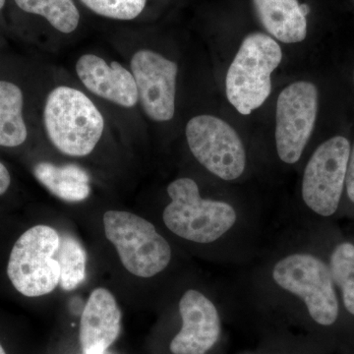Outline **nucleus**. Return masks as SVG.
<instances>
[{
	"mask_svg": "<svg viewBox=\"0 0 354 354\" xmlns=\"http://www.w3.org/2000/svg\"><path fill=\"white\" fill-rule=\"evenodd\" d=\"M171 203L164 211L165 225L181 239L200 244L220 239L234 227L237 214L227 202L203 199L199 187L188 177L167 186Z\"/></svg>",
	"mask_w": 354,
	"mask_h": 354,
	"instance_id": "nucleus-2",
	"label": "nucleus"
},
{
	"mask_svg": "<svg viewBox=\"0 0 354 354\" xmlns=\"http://www.w3.org/2000/svg\"><path fill=\"white\" fill-rule=\"evenodd\" d=\"M353 79H354V73H353Z\"/></svg>",
	"mask_w": 354,
	"mask_h": 354,
	"instance_id": "nucleus-27",
	"label": "nucleus"
},
{
	"mask_svg": "<svg viewBox=\"0 0 354 354\" xmlns=\"http://www.w3.org/2000/svg\"><path fill=\"white\" fill-rule=\"evenodd\" d=\"M261 24L274 39L297 44L307 36V20L297 0H253Z\"/></svg>",
	"mask_w": 354,
	"mask_h": 354,
	"instance_id": "nucleus-14",
	"label": "nucleus"
},
{
	"mask_svg": "<svg viewBox=\"0 0 354 354\" xmlns=\"http://www.w3.org/2000/svg\"><path fill=\"white\" fill-rule=\"evenodd\" d=\"M104 227L121 263L134 276L152 278L171 263V245L145 218L129 212L109 211L104 215Z\"/></svg>",
	"mask_w": 354,
	"mask_h": 354,
	"instance_id": "nucleus-5",
	"label": "nucleus"
},
{
	"mask_svg": "<svg viewBox=\"0 0 354 354\" xmlns=\"http://www.w3.org/2000/svg\"><path fill=\"white\" fill-rule=\"evenodd\" d=\"M60 236L55 228L36 225L14 244L7 274L14 288L27 297L48 295L59 285V264L55 255Z\"/></svg>",
	"mask_w": 354,
	"mask_h": 354,
	"instance_id": "nucleus-6",
	"label": "nucleus"
},
{
	"mask_svg": "<svg viewBox=\"0 0 354 354\" xmlns=\"http://www.w3.org/2000/svg\"><path fill=\"white\" fill-rule=\"evenodd\" d=\"M272 279L286 292L304 302L312 320L334 325L339 315V299L329 265L310 253H292L274 264Z\"/></svg>",
	"mask_w": 354,
	"mask_h": 354,
	"instance_id": "nucleus-4",
	"label": "nucleus"
},
{
	"mask_svg": "<svg viewBox=\"0 0 354 354\" xmlns=\"http://www.w3.org/2000/svg\"><path fill=\"white\" fill-rule=\"evenodd\" d=\"M21 10L44 18L57 31L71 34L80 24L75 0H14Z\"/></svg>",
	"mask_w": 354,
	"mask_h": 354,
	"instance_id": "nucleus-17",
	"label": "nucleus"
},
{
	"mask_svg": "<svg viewBox=\"0 0 354 354\" xmlns=\"http://www.w3.org/2000/svg\"><path fill=\"white\" fill-rule=\"evenodd\" d=\"M11 177L7 171L6 165L0 162V195H3L8 190L10 185Z\"/></svg>",
	"mask_w": 354,
	"mask_h": 354,
	"instance_id": "nucleus-22",
	"label": "nucleus"
},
{
	"mask_svg": "<svg viewBox=\"0 0 354 354\" xmlns=\"http://www.w3.org/2000/svg\"><path fill=\"white\" fill-rule=\"evenodd\" d=\"M121 312L115 298L106 288H95L88 297L80 322L84 354H102L118 339Z\"/></svg>",
	"mask_w": 354,
	"mask_h": 354,
	"instance_id": "nucleus-13",
	"label": "nucleus"
},
{
	"mask_svg": "<svg viewBox=\"0 0 354 354\" xmlns=\"http://www.w3.org/2000/svg\"><path fill=\"white\" fill-rule=\"evenodd\" d=\"M318 88L297 81L281 91L277 102L276 146L279 158L295 165L313 133L318 113Z\"/></svg>",
	"mask_w": 354,
	"mask_h": 354,
	"instance_id": "nucleus-9",
	"label": "nucleus"
},
{
	"mask_svg": "<svg viewBox=\"0 0 354 354\" xmlns=\"http://www.w3.org/2000/svg\"><path fill=\"white\" fill-rule=\"evenodd\" d=\"M328 265L344 309L354 316V244L349 241L337 243L330 254Z\"/></svg>",
	"mask_w": 354,
	"mask_h": 354,
	"instance_id": "nucleus-19",
	"label": "nucleus"
},
{
	"mask_svg": "<svg viewBox=\"0 0 354 354\" xmlns=\"http://www.w3.org/2000/svg\"><path fill=\"white\" fill-rule=\"evenodd\" d=\"M131 70L147 115L158 122L171 120L176 111V62L155 51L141 50L133 55Z\"/></svg>",
	"mask_w": 354,
	"mask_h": 354,
	"instance_id": "nucleus-10",
	"label": "nucleus"
},
{
	"mask_svg": "<svg viewBox=\"0 0 354 354\" xmlns=\"http://www.w3.org/2000/svg\"><path fill=\"white\" fill-rule=\"evenodd\" d=\"M102 354H106V353H102Z\"/></svg>",
	"mask_w": 354,
	"mask_h": 354,
	"instance_id": "nucleus-26",
	"label": "nucleus"
},
{
	"mask_svg": "<svg viewBox=\"0 0 354 354\" xmlns=\"http://www.w3.org/2000/svg\"><path fill=\"white\" fill-rule=\"evenodd\" d=\"M6 0H0V10L6 6Z\"/></svg>",
	"mask_w": 354,
	"mask_h": 354,
	"instance_id": "nucleus-24",
	"label": "nucleus"
},
{
	"mask_svg": "<svg viewBox=\"0 0 354 354\" xmlns=\"http://www.w3.org/2000/svg\"><path fill=\"white\" fill-rule=\"evenodd\" d=\"M351 142L341 135L323 142L312 153L302 178V199L316 215L337 213L346 188Z\"/></svg>",
	"mask_w": 354,
	"mask_h": 354,
	"instance_id": "nucleus-7",
	"label": "nucleus"
},
{
	"mask_svg": "<svg viewBox=\"0 0 354 354\" xmlns=\"http://www.w3.org/2000/svg\"><path fill=\"white\" fill-rule=\"evenodd\" d=\"M44 121L53 146L71 157L92 153L104 132V118L97 106L80 91L65 86L48 95Z\"/></svg>",
	"mask_w": 354,
	"mask_h": 354,
	"instance_id": "nucleus-1",
	"label": "nucleus"
},
{
	"mask_svg": "<svg viewBox=\"0 0 354 354\" xmlns=\"http://www.w3.org/2000/svg\"><path fill=\"white\" fill-rule=\"evenodd\" d=\"M34 174L53 195L64 201L81 202L90 195V177L78 165L57 167L50 162H39L34 167Z\"/></svg>",
	"mask_w": 354,
	"mask_h": 354,
	"instance_id": "nucleus-15",
	"label": "nucleus"
},
{
	"mask_svg": "<svg viewBox=\"0 0 354 354\" xmlns=\"http://www.w3.org/2000/svg\"><path fill=\"white\" fill-rule=\"evenodd\" d=\"M76 72L85 87L95 95L124 108L138 102V91L131 72L118 62L106 64L95 55L79 58Z\"/></svg>",
	"mask_w": 354,
	"mask_h": 354,
	"instance_id": "nucleus-12",
	"label": "nucleus"
},
{
	"mask_svg": "<svg viewBox=\"0 0 354 354\" xmlns=\"http://www.w3.org/2000/svg\"><path fill=\"white\" fill-rule=\"evenodd\" d=\"M300 9H301V12L302 14H304L305 17H306V16L308 15V14L310 13V6H308V4H300Z\"/></svg>",
	"mask_w": 354,
	"mask_h": 354,
	"instance_id": "nucleus-23",
	"label": "nucleus"
},
{
	"mask_svg": "<svg viewBox=\"0 0 354 354\" xmlns=\"http://www.w3.org/2000/svg\"><path fill=\"white\" fill-rule=\"evenodd\" d=\"M0 354H6V351H4V348H2L1 344H0Z\"/></svg>",
	"mask_w": 354,
	"mask_h": 354,
	"instance_id": "nucleus-25",
	"label": "nucleus"
},
{
	"mask_svg": "<svg viewBox=\"0 0 354 354\" xmlns=\"http://www.w3.org/2000/svg\"><path fill=\"white\" fill-rule=\"evenodd\" d=\"M183 327L172 339V354H206L220 339L221 318L215 304L195 290L186 291L179 301Z\"/></svg>",
	"mask_w": 354,
	"mask_h": 354,
	"instance_id": "nucleus-11",
	"label": "nucleus"
},
{
	"mask_svg": "<svg viewBox=\"0 0 354 354\" xmlns=\"http://www.w3.org/2000/svg\"><path fill=\"white\" fill-rule=\"evenodd\" d=\"M344 190L346 191V195H348L349 201L354 204V143L351 146V153H349L346 188H344Z\"/></svg>",
	"mask_w": 354,
	"mask_h": 354,
	"instance_id": "nucleus-21",
	"label": "nucleus"
},
{
	"mask_svg": "<svg viewBox=\"0 0 354 354\" xmlns=\"http://www.w3.org/2000/svg\"><path fill=\"white\" fill-rule=\"evenodd\" d=\"M55 258L59 264V286L65 291L75 290L86 277L87 256L82 245L73 236L64 235L60 237Z\"/></svg>",
	"mask_w": 354,
	"mask_h": 354,
	"instance_id": "nucleus-18",
	"label": "nucleus"
},
{
	"mask_svg": "<svg viewBox=\"0 0 354 354\" xmlns=\"http://www.w3.org/2000/svg\"><path fill=\"white\" fill-rule=\"evenodd\" d=\"M22 109V91L15 84L0 81V146H20L27 139Z\"/></svg>",
	"mask_w": 354,
	"mask_h": 354,
	"instance_id": "nucleus-16",
	"label": "nucleus"
},
{
	"mask_svg": "<svg viewBox=\"0 0 354 354\" xmlns=\"http://www.w3.org/2000/svg\"><path fill=\"white\" fill-rule=\"evenodd\" d=\"M191 153L211 174L225 181L235 180L246 167V152L239 133L214 115H198L186 125Z\"/></svg>",
	"mask_w": 354,
	"mask_h": 354,
	"instance_id": "nucleus-8",
	"label": "nucleus"
},
{
	"mask_svg": "<svg viewBox=\"0 0 354 354\" xmlns=\"http://www.w3.org/2000/svg\"><path fill=\"white\" fill-rule=\"evenodd\" d=\"M91 12L106 19L133 21L145 10L148 0H79Z\"/></svg>",
	"mask_w": 354,
	"mask_h": 354,
	"instance_id": "nucleus-20",
	"label": "nucleus"
},
{
	"mask_svg": "<svg viewBox=\"0 0 354 354\" xmlns=\"http://www.w3.org/2000/svg\"><path fill=\"white\" fill-rule=\"evenodd\" d=\"M283 60V51L272 37L252 32L244 38L225 79L228 102L242 115H249L267 101L271 76Z\"/></svg>",
	"mask_w": 354,
	"mask_h": 354,
	"instance_id": "nucleus-3",
	"label": "nucleus"
}]
</instances>
